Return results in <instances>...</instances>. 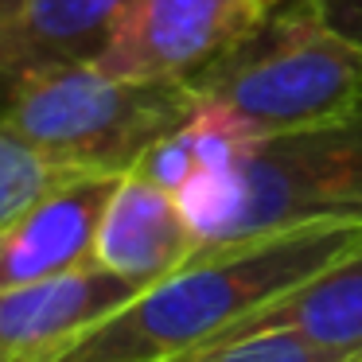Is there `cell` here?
<instances>
[{
  "label": "cell",
  "instance_id": "cell-1",
  "mask_svg": "<svg viewBox=\"0 0 362 362\" xmlns=\"http://www.w3.org/2000/svg\"><path fill=\"white\" fill-rule=\"evenodd\" d=\"M362 250V222L296 226L203 250L55 362H175L211 351L253 312Z\"/></svg>",
  "mask_w": 362,
  "mask_h": 362
},
{
  "label": "cell",
  "instance_id": "cell-2",
  "mask_svg": "<svg viewBox=\"0 0 362 362\" xmlns=\"http://www.w3.org/2000/svg\"><path fill=\"white\" fill-rule=\"evenodd\" d=\"M180 206L203 250L362 222V102L323 125L269 136L238 168L199 172L180 191Z\"/></svg>",
  "mask_w": 362,
  "mask_h": 362
},
{
  "label": "cell",
  "instance_id": "cell-3",
  "mask_svg": "<svg viewBox=\"0 0 362 362\" xmlns=\"http://www.w3.org/2000/svg\"><path fill=\"white\" fill-rule=\"evenodd\" d=\"M195 110L191 82H121L98 66L0 78V129L78 175H129Z\"/></svg>",
  "mask_w": 362,
  "mask_h": 362
},
{
  "label": "cell",
  "instance_id": "cell-4",
  "mask_svg": "<svg viewBox=\"0 0 362 362\" xmlns=\"http://www.w3.org/2000/svg\"><path fill=\"white\" fill-rule=\"evenodd\" d=\"M203 102H222L269 136L312 129L362 102V47L339 35L312 0H281L226 59L191 78Z\"/></svg>",
  "mask_w": 362,
  "mask_h": 362
},
{
  "label": "cell",
  "instance_id": "cell-5",
  "mask_svg": "<svg viewBox=\"0 0 362 362\" xmlns=\"http://www.w3.org/2000/svg\"><path fill=\"white\" fill-rule=\"evenodd\" d=\"M276 0H133L98 71L121 82H191L245 43Z\"/></svg>",
  "mask_w": 362,
  "mask_h": 362
},
{
  "label": "cell",
  "instance_id": "cell-6",
  "mask_svg": "<svg viewBox=\"0 0 362 362\" xmlns=\"http://www.w3.org/2000/svg\"><path fill=\"white\" fill-rule=\"evenodd\" d=\"M141 292L105 265L0 292V362H55Z\"/></svg>",
  "mask_w": 362,
  "mask_h": 362
},
{
  "label": "cell",
  "instance_id": "cell-7",
  "mask_svg": "<svg viewBox=\"0 0 362 362\" xmlns=\"http://www.w3.org/2000/svg\"><path fill=\"white\" fill-rule=\"evenodd\" d=\"M125 175H74L0 230V292L98 265V230Z\"/></svg>",
  "mask_w": 362,
  "mask_h": 362
},
{
  "label": "cell",
  "instance_id": "cell-8",
  "mask_svg": "<svg viewBox=\"0 0 362 362\" xmlns=\"http://www.w3.org/2000/svg\"><path fill=\"white\" fill-rule=\"evenodd\" d=\"M199 253L203 242L183 214L180 195L156 187L141 172H129L105 206L98 230V265L152 288L191 265Z\"/></svg>",
  "mask_w": 362,
  "mask_h": 362
},
{
  "label": "cell",
  "instance_id": "cell-9",
  "mask_svg": "<svg viewBox=\"0 0 362 362\" xmlns=\"http://www.w3.org/2000/svg\"><path fill=\"white\" fill-rule=\"evenodd\" d=\"M133 0H24L0 20V78L94 66L121 32Z\"/></svg>",
  "mask_w": 362,
  "mask_h": 362
},
{
  "label": "cell",
  "instance_id": "cell-10",
  "mask_svg": "<svg viewBox=\"0 0 362 362\" xmlns=\"http://www.w3.org/2000/svg\"><path fill=\"white\" fill-rule=\"evenodd\" d=\"M261 331H292L308 343L327 346L343 358H362V250L346 253L331 269L315 273L300 288L284 292L269 308L238 323L222 343ZM218 346V343H214Z\"/></svg>",
  "mask_w": 362,
  "mask_h": 362
},
{
  "label": "cell",
  "instance_id": "cell-11",
  "mask_svg": "<svg viewBox=\"0 0 362 362\" xmlns=\"http://www.w3.org/2000/svg\"><path fill=\"white\" fill-rule=\"evenodd\" d=\"M78 172H66L32 144L0 129V230L12 226L35 199L55 191L59 183L74 180Z\"/></svg>",
  "mask_w": 362,
  "mask_h": 362
},
{
  "label": "cell",
  "instance_id": "cell-12",
  "mask_svg": "<svg viewBox=\"0 0 362 362\" xmlns=\"http://www.w3.org/2000/svg\"><path fill=\"white\" fill-rule=\"evenodd\" d=\"M175 362H351V358L308 343L304 335H292V331H261V335L230 339V343H218L211 351L187 354V358Z\"/></svg>",
  "mask_w": 362,
  "mask_h": 362
},
{
  "label": "cell",
  "instance_id": "cell-13",
  "mask_svg": "<svg viewBox=\"0 0 362 362\" xmlns=\"http://www.w3.org/2000/svg\"><path fill=\"white\" fill-rule=\"evenodd\" d=\"M133 172H141L144 180H152L156 187L180 195V191L199 175V156H195V148H191L187 133L175 129L172 136H164L160 144H152V148L144 152V160L133 168Z\"/></svg>",
  "mask_w": 362,
  "mask_h": 362
},
{
  "label": "cell",
  "instance_id": "cell-14",
  "mask_svg": "<svg viewBox=\"0 0 362 362\" xmlns=\"http://www.w3.org/2000/svg\"><path fill=\"white\" fill-rule=\"evenodd\" d=\"M312 4L339 35H346L362 47V0H312Z\"/></svg>",
  "mask_w": 362,
  "mask_h": 362
},
{
  "label": "cell",
  "instance_id": "cell-15",
  "mask_svg": "<svg viewBox=\"0 0 362 362\" xmlns=\"http://www.w3.org/2000/svg\"><path fill=\"white\" fill-rule=\"evenodd\" d=\"M20 4H24V0H0V20H4V16H12V12L20 8Z\"/></svg>",
  "mask_w": 362,
  "mask_h": 362
},
{
  "label": "cell",
  "instance_id": "cell-16",
  "mask_svg": "<svg viewBox=\"0 0 362 362\" xmlns=\"http://www.w3.org/2000/svg\"><path fill=\"white\" fill-rule=\"evenodd\" d=\"M351 362H362V358H351Z\"/></svg>",
  "mask_w": 362,
  "mask_h": 362
}]
</instances>
